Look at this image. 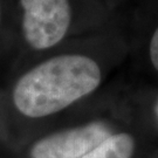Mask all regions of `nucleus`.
Wrapping results in <instances>:
<instances>
[{
    "label": "nucleus",
    "mask_w": 158,
    "mask_h": 158,
    "mask_svg": "<svg viewBox=\"0 0 158 158\" xmlns=\"http://www.w3.org/2000/svg\"><path fill=\"white\" fill-rule=\"evenodd\" d=\"M115 31L89 36L79 48L27 69L12 88L15 110L26 118H45L95 95L129 53L125 39Z\"/></svg>",
    "instance_id": "f257e3e1"
},
{
    "label": "nucleus",
    "mask_w": 158,
    "mask_h": 158,
    "mask_svg": "<svg viewBox=\"0 0 158 158\" xmlns=\"http://www.w3.org/2000/svg\"><path fill=\"white\" fill-rule=\"evenodd\" d=\"M21 35L29 49L49 51L69 38H88L115 28L114 11L103 1L19 0Z\"/></svg>",
    "instance_id": "f03ea898"
},
{
    "label": "nucleus",
    "mask_w": 158,
    "mask_h": 158,
    "mask_svg": "<svg viewBox=\"0 0 158 158\" xmlns=\"http://www.w3.org/2000/svg\"><path fill=\"white\" fill-rule=\"evenodd\" d=\"M111 134L113 125L107 119H91L42 137L33 144L31 157L81 158Z\"/></svg>",
    "instance_id": "7ed1b4c3"
},
{
    "label": "nucleus",
    "mask_w": 158,
    "mask_h": 158,
    "mask_svg": "<svg viewBox=\"0 0 158 158\" xmlns=\"http://www.w3.org/2000/svg\"><path fill=\"white\" fill-rule=\"evenodd\" d=\"M132 31L138 56L141 55L148 70L158 79V6L136 10Z\"/></svg>",
    "instance_id": "20e7f679"
},
{
    "label": "nucleus",
    "mask_w": 158,
    "mask_h": 158,
    "mask_svg": "<svg viewBox=\"0 0 158 158\" xmlns=\"http://www.w3.org/2000/svg\"><path fill=\"white\" fill-rule=\"evenodd\" d=\"M136 142L130 132H114L81 158H132Z\"/></svg>",
    "instance_id": "39448f33"
},
{
    "label": "nucleus",
    "mask_w": 158,
    "mask_h": 158,
    "mask_svg": "<svg viewBox=\"0 0 158 158\" xmlns=\"http://www.w3.org/2000/svg\"><path fill=\"white\" fill-rule=\"evenodd\" d=\"M150 107H151V110H152V114L155 116V118L157 119L158 122V90L157 93L155 94V96L151 100V103H150Z\"/></svg>",
    "instance_id": "423d86ee"
},
{
    "label": "nucleus",
    "mask_w": 158,
    "mask_h": 158,
    "mask_svg": "<svg viewBox=\"0 0 158 158\" xmlns=\"http://www.w3.org/2000/svg\"><path fill=\"white\" fill-rule=\"evenodd\" d=\"M0 13H1V12H0Z\"/></svg>",
    "instance_id": "0eeeda50"
}]
</instances>
